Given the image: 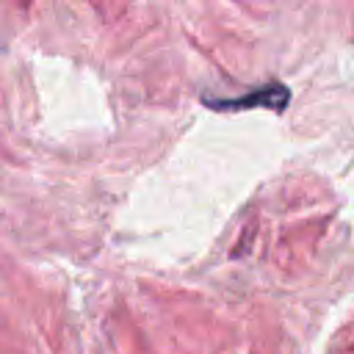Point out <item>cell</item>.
I'll list each match as a JSON object with an SVG mask.
<instances>
[{
	"label": "cell",
	"mask_w": 354,
	"mask_h": 354,
	"mask_svg": "<svg viewBox=\"0 0 354 354\" xmlns=\"http://www.w3.org/2000/svg\"><path fill=\"white\" fill-rule=\"evenodd\" d=\"M290 100V91L282 86V83H268L246 97H235V100H227V102H213L207 100L210 108H218V111H243V108H274V111H282Z\"/></svg>",
	"instance_id": "obj_1"
}]
</instances>
